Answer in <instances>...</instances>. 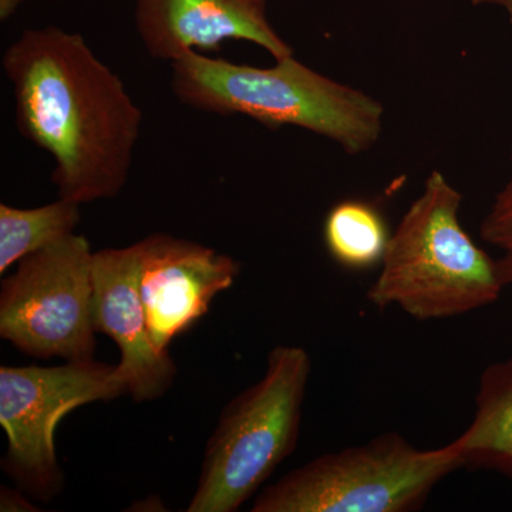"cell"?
<instances>
[{"label":"cell","mask_w":512,"mask_h":512,"mask_svg":"<svg viewBox=\"0 0 512 512\" xmlns=\"http://www.w3.org/2000/svg\"><path fill=\"white\" fill-rule=\"evenodd\" d=\"M473 6H498L504 9L512 25V0H471Z\"/></svg>","instance_id":"cell-17"},{"label":"cell","mask_w":512,"mask_h":512,"mask_svg":"<svg viewBox=\"0 0 512 512\" xmlns=\"http://www.w3.org/2000/svg\"><path fill=\"white\" fill-rule=\"evenodd\" d=\"M473 420L456 440L464 467L494 471L512 485V359L485 367Z\"/></svg>","instance_id":"cell-11"},{"label":"cell","mask_w":512,"mask_h":512,"mask_svg":"<svg viewBox=\"0 0 512 512\" xmlns=\"http://www.w3.org/2000/svg\"><path fill=\"white\" fill-rule=\"evenodd\" d=\"M390 235L380 211L362 200L340 201L328 212L323 225L330 256L353 271L380 264Z\"/></svg>","instance_id":"cell-13"},{"label":"cell","mask_w":512,"mask_h":512,"mask_svg":"<svg viewBox=\"0 0 512 512\" xmlns=\"http://www.w3.org/2000/svg\"><path fill=\"white\" fill-rule=\"evenodd\" d=\"M29 0H0V20L6 22Z\"/></svg>","instance_id":"cell-16"},{"label":"cell","mask_w":512,"mask_h":512,"mask_svg":"<svg viewBox=\"0 0 512 512\" xmlns=\"http://www.w3.org/2000/svg\"><path fill=\"white\" fill-rule=\"evenodd\" d=\"M312 359L302 346L269 352L264 376L222 410L188 512H235L291 456Z\"/></svg>","instance_id":"cell-4"},{"label":"cell","mask_w":512,"mask_h":512,"mask_svg":"<svg viewBox=\"0 0 512 512\" xmlns=\"http://www.w3.org/2000/svg\"><path fill=\"white\" fill-rule=\"evenodd\" d=\"M480 237L503 251L512 248V180L495 197L481 222Z\"/></svg>","instance_id":"cell-14"},{"label":"cell","mask_w":512,"mask_h":512,"mask_svg":"<svg viewBox=\"0 0 512 512\" xmlns=\"http://www.w3.org/2000/svg\"><path fill=\"white\" fill-rule=\"evenodd\" d=\"M82 205L59 200L36 208H16L0 204V274L26 256L76 234Z\"/></svg>","instance_id":"cell-12"},{"label":"cell","mask_w":512,"mask_h":512,"mask_svg":"<svg viewBox=\"0 0 512 512\" xmlns=\"http://www.w3.org/2000/svg\"><path fill=\"white\" fill-rule=\"evenodd\" d=\"M461 467L456 441L429 450L389 431L296 468L264 488L251 511H419L440 481Z\"/></svg>","instance_id":"cell-5"},{"label":"cell","mask_w":512,"mask_h":512,"mask_svg":"<svg viewBox=\"0 0 512 512\" xmlns=\"http://www.w3.org/2000/svg\"><path fill=\"white\" fill-rule=\"evenodd\" d=\"M171 70L175 99L202 113L244 116L271 130L303 128L352 156L372 150L383 133L379 100L316 72L295 56L255 67L190 53L171 63Z\"/></svg>","instance_id":"cell-2"},{"label":"cell","mask_w":512,"mask_h":512,"mask_svg":"<svg viewBox=\"0 0 512 512\" xmlns=\"http://www.w3.org/2000/svg\"><path fill=\"white\" fill-rule=\"evenodd\" d=\"M124 393L116 366L94 359L52 367H0L6 473L36 497L49 500L63 484L55 447L59 421L77 407Z\"/></svg>","instance_id":"cell-7"},{"label":"cell","mask_w":512,"mask_h":512,"mask_svg":"<svg viewBox=\"0 0 512 512\" xmlns=\"http://www.w3.org/2000/svg\"><path fill=\"white\" fill-rule=\"evenodd\" d=\"M463 194L440 171L390 235L380 274L367 291L379 309L399 308L417 320L466 315L493 305L505 286L494 261L461 225Z\"/></svg>","instance_id":"cell-3"},{"label":"cell","mask_w":512,"mask_h":512,"mask_svg":"<svg viewBox=\"0 0 512 512\" xmlns=\"http://www.w3.org/2000/svg\"><path fill=\"white\" fill-rule=\"evenodd\" d=\"M497 264L505 286H512V248L504 251L503 256L497 259Z\"/></svg>","instance_id":"cell-15"},{"label":"cell","mask_w":512,"mask_h":512,"mask_svg":"<svg viewBox=\"0 0 512 512\" xmlns=\"http://www.w3.org/2000/svg\"><path fill=\"white\" fill-rule=\"evenodd\" d=\"M137 244L148 332L158 352L168 353L175 338L207 315L212 299L235 284L241 264L198 242L168 234H151Z\"/></svg>","instance_id":"cell-8"},{"label":"cell","mask_w":512,"mask_h":512,"mask_svg":"<svg viewBox=\"0 0 512 512\" xmlns=\"http://www.w3.org/2000/svg\"><path fill=\"white\" fill-rule=\"evenodd\" d=\"M19 133L53 158L59 198L89 204L126 187L143 111L79 33L28 29L5 50Z\"/></svg>","instance_id":"cell-1"},{"label":"cell","mask_w":512,"mask_h":512,"mask_svg":"<svg viewBox=\"0 0 512 512\" xmlns=\"http://www.w3.org/2000/svg\"><path fill=\"white\" fill-rule=\"evenodd\" d=\"M269 0H136V29L153 59L174 63L190 53L217 52L228 40H244L274 60L293 56L292 46L268 18Z\"/></svg>","instance_id":"cell-10"},{"label":"cell","mask_w":512,"mask_h":512,"mask_svg":"<svg viewBox=\"0 0 512 512\" xmlns=\"http://www.w3.org/2000/svg\"><path fill=\"white\" fill-rule=\"evenodd\" d=\"M93 255L72 234L18 264L0 289V336L26 355L93 360Z\"/></svg>","instance_id":"cell-6"},{"label":"cell","mask_w":512,"mask_h":512,"mask_svg":"<svg viewBox=\"0 0 512 512\" xmlns=\"http://www.w3.org/2000/svg\"><path fill=\"white\" fill-rule=\"evenodd\" d=\"M93 323L119 346L117 375L136 402L156 400L170 389L177 366L170 353L158 352L148 332L137 242L94 252Z\"/></svg>","instance_id":"cell-9"}]
</instances>
